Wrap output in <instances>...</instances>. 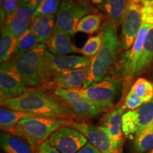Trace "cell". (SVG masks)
I'll list each match as a JSON object with an SVG mask.
<instances>
[{
    "label": "cell",
    "instance_id": "6da1fadb",
    "mask_svg": "<svg viewBox=\"0 0 153 153\" xmlns=\"http://www.w3.org/2000/svg\"><path fill=\"white\" fill-rule=\"evenodd\" d=\"M1 106L34 116L72 120L76 115L57 96L41 89H28L19 97L1 102Z\"/></svg>",
    "mask_w": 153,
    "mask_h": 153
},
{
    "label": "cell",
    "instance_id": "7a4b0ae2",
    "mask_svg": "<svg viewBox=\"0 0 153 153\" xmlns=\"http://www.w3.org/2000/svg\"><path fill=\"white\" fill-rule=\"evenodd\" d=\"M47 48L45 44H39L33 51L10 60L27 87L53 88L54 76L47 64Z\"/></svg>",
    "mask_w": 153,
    "mask_h": 153
},
{
    "label": "cell",
    "instance_id": "3957f363",
    "mask_svg": "<svg viewBox=\"0 0 153 153\" xmlns=\"http://www.w3.org/2000/svg\"><path fill=\"white\" fill-rule=\"evenodd\" d=\"M100 32L102 34L101 48L97 55L92 57L87 81L82 89H86L105 77L111 67L116 62L122 48L121 41L117 34V27L108 19L104 23Z\"/></svg>",
    "mask_w": 153,
    "mask_h": 153
},
{
    "label": "cell",
    "instance_id": "277c9868",
    "mask_svg": "<svg viewBox=\"0 0 153 153\" xmlns=\"http://www.w3.org/2000/svg\"><path fill=\"white\" fill-rule=\"evenodd\" d=\"M72 120L61 118L31 116L21 120L10 132L22 137L32 147L48 140L52 134L62 126H68Z\"/></svg>",
    "mask_w": 153,
    "mask_h": 153
},
{
    "label": "cell",
    "instance_id": "5b68a950",
    "mask_svg": "<svg viewBox=\"0 0 153 153\" xmlns=\"http://www.w3.org/2000/svg\"><path fill=\"white\" fill-rule=\"evenodd\" d=\"M120 88V80L106 76L99 82L79 91L102 113L113 106L119 94Z\"/></svg>",
    "mask_w": 153,
    "mask_h": 153
},
{
    "label": "cell",
    "instance_id": "8992f818",
    "mask_svg": "<svg viewBox=\"0 0 153 153\" xmlns=\"http://www.w3.org/2000/svg\"><path fill=\"white\" fill-rule=\"evenodd\" d=\"M92 11L93 9L86 1L61 0L55 16V27L73 36L81 19Z\"/></svg>",
    "mask_w": 153,
    "mask_h": 153
},
{
    "label": "cell",
    "instance_id": "52a82bcc",
    "mask_svg": "<svg viewBox=\"0 0 153 153\" xmlns=\"http://www.w3.org/2000/svg\"><path fill=\"white\" fill-rule=\"evenodd\" d=\"M68 126L83 134L101 153H123V148L118 146L101 126L72 121Z\"/></svg>",
    "mask_w": 153,
    "mask_h": 153
},
{
    "label": "cell",
    "instance_id": "ba28073f",
    "mask_svg": "<svg viewBox=\"0 0 153 153\" xmlns=\"http://www.w3.org/2000/svg\"><path fill=\"white\" fill-rule=\"evenodd\" d=\"M60 153H76L88 143V139L79 131L70 126H62L48 140Z\"/></svg>",
    "mask_w": 153,
    "mask_h": 153
},
{
    "label": "cell",
    "instance_id": "9c48e42d",
    "mask_svg": "<svg viewBox=\"0 0 153 153\" xmlns=\"http://www.w3.org/2000/svg\"><path fill=\"white\" fill-rule=\"evenodd\" d=\"M28 90L11 61L0 67V101L19 97Z\"/></svg>",
    "mask_w": 153,
    "mask_h": 153
},
{
    "label": "cell",
    "instance_id": "30bf717a",
    "mask_svg": "<svg viewBox=\"0 0 153 153\" xmlns=\"http://www.w3.org/2000/svg\"><path fill=\"white\" fill-rule=\"evenodd\" d=\"M54 94L65 101L74 114L81 117L93 118L101 113L79 90L56 89L54 90Z\"/></svg>",
    "mask_w": 153,
    "mask_h": 153
},
{
    "label": "cell",
    "instance_id": "8fae6325",
    "mask_svg": "<svg viewBox=\"0 0 153 153\" xmlns=\"http://www.w3.org/2000/svg\"><path fill=\"white\" fill-rule=\"evenodd\" d=\"M140 4H131L122 22L121 43L123 49L128 50L133 45L142 26Z\"/></svg>",
    "mask_w": 153,
    "mask_h": 153
},
{
    "label": "cell",
    "instance_id": "7c38bea8",
    "mask_svg": "<svg viewBox=\"0 0 153 153\" xmlns=\"http://www.w3.org/2000/svg\"><path fill=\"white\" fill-rule=\"evenodd\" d=\"M151 26H152L149 24H142L133 45L123 55L121 62V69L123 74L126 78L135 75V69L142 55L144 44Z\"/></svg>",
    "mask_w": 153,
    "mask_h": 153
},
{
    "label": "cell",
    "instance_id": "4fadbf2b",
    "mask_svg": "<svg viewBox=\"0 0 153 153\" xmlns=\"http://www.w3.org/2000/svg\"><path fill=\"white\" fill-rule=\"evenodd\" d=\"M46 60L49 70L54 76L57 72L71 71L89 67L92 57L79 55H55L48 51Z\"/></svg>",
    "mask_w": 153,
    "mask_h": 153
},
{
    "label": "cell",
    "instance_id": "5bb4252c",
    "mask_svg": "<svg viewBox=\"0 0 153 153\" xmlns=\"http://www.w3.org/2000/svg\"><path fill=\"white\" fill-rule=\"evenodd\" d=\"M89 68L62 72H57L54 75L53 88L68 90H81L87 81Z\"/></svg>",
    "mask_w": 153,
    "mask_h": 153
},
{
    "label": "cell",
    "instance_id": "9a60e30c",
    "mask_svg": "<svg viewBox=\"0 0 153 153\" xmlns=\"http://www.w3.org/2000/svg\"><path fill=\"white\" fill-rule=\"evenodd\" d=\"M32 22V13L29 4L19 5L12 16L7 19L3 25L13 36L19 38L28 29Z\"/></svg>",
    "mask_w": 153,
    "mask_h": 153
},
{
    "label": "cell",
    "instance_id": "2e32d148",
    "mask_svg": "<svg viewBox=\"0 0 153 153\" xmlns=\"http://www.w3.org/2000/svg\"><path fill=\"white\" fill-rule=\"evenodd\" d=\"M125 106H120L105 115L101 120V126L104 127L118 146L123 148L125 135L123 131L122 118L125 114Z\"/></svg>",
    "mask_w": 153,
    "mask_h": 153
},
{
    "label": "cell",
    "instance_id": "e0dca14e",
    "mask_svg": "<svg viewBox=\"0 0 153 153\" xmlns=\"http://www.w3.org/2000/svg\"><path fill=\"white\" fill-rule=\"evenodd\" d=\"M50 53L55 55H67L80 53V49L72 43L70 35L55 27L52 36L47 43Z\"/></svg>",
    "mask_w": 153,
    "mask_h": 153
},
{
    "label": "cell",
    "instance_id": "ac0fdd59",
    "mask_svg": "<svg viewBox=\"0 0 153 153\" xmlns=\"http://www.w3.org/2000/svg\"><path fill=\"white\" fill-rule=\"evenodd\" d=\"M131 4V0H104L99 8L104 11L108 20L118 27L122 24Z\"/></svg>",
    "mask_w": 153,
    "mask_h": 153
},
{
    "label": "cell",
    "instance_id": "d6986e66",
    "mask_svg": "<svg viewBox=\"0 0 153 153\" xmlns=\"http://www.w3.org/2000/svg\"><path fill=\"white\" fill-rule=\"evenodd\" d=\"M55 28V16H43L33 19L30 27L40 44H45L48 42Z\"/></svg>",
    "mask_w": 153,
    "mask_h": 153
},
{
    "label": "cell",
    "instance_id": "ffe728a7",
    "mask_svg": "<svg viewBox=\"0 0 153 153\" xmlns=\"http://www.w3.org/2000/svg\"><path fill=\"white\" fill-rule=\"evenodd\" d=\"M0 143L4 153H32L29 144L26 140L8 132L1 133Z\"/></svg>",
    "mask_w": 153,
    "mask_h": 153
},
{
    "label": "cell",
    "instance_id": "44dd1931",
    "mask_svg": "<svg viewBox=\"0 0 153 153\" xmlns=\"http://www.w3.org/2000/svg\"><path fill=\"white\" fill-rule=\"evenodd\" d=\"M31 116L33 115L1 106L0 108V128L4 132H10L21 120Z\"/></svg>",
    "mask_w": 153,
    "mask_h": 153
},
{
    "label": "cell",
    "instance_id": "7402d4cb",
    "mask_svg": "<svg viewBox=\"0 0 153 153\" xmlns=\"http://www.w3.org/2000/svg\"><path fill=\"white\" fill-rule=\"evenodd\" d=\"M1 41H0V62L1 64L11 60L16 50L18 38L9 31L4 26H1Z\"/></svg>",
    "mask_w": 153,
    "mask_h": 153
},
{
    "label": "cell",
    "instance_id": "603a6c76",
    "mask_svg": "<svg viewBox=\"0 0 153 153\" xmlns=\"http://www.w3.org/2000/svg\"><path fill=\"white\" fill-rule=\"evenodd\" d=\"M137 130L136 135L153 128V100L144 103L137 108Z\"/></svg>",
    "mask_w": 153,
    "mask_h": 153
},
{
    "label": "cell",
    "instance_id": "cb8c5ba5",
    "mask_svg": "<svg viewBox=\"0 0 153 153\" xmlns=\"http://www.w3.org/2000/svg\"><path fill=\"white\" fill-rule=\"evenodd\" d=\"M153 62V26L149 29L148 36L143 47V53L140 58L137 62L135 74H139L143 70H144L147 67H148Z\"/></svg>",
    "mask_w": 153,
    "mask_h": 153
},
{
    "label": "cell",
    "instance_id": "d4e9b609",
    "mask_svg": "<svg viewBox=\"0 0 153 153\" xmlns=\"http://www.w3.org/2000/svg\"><path fill=\"white\" fill-rule=\"evenodd\" d=\"M37 38L30 28L18 38L16 50L13 57H17L33 51L39 45Z\"/></svg>",
    "mask_w": 153,
    "mask_h": 153
},
{
    "label": "cell",
    "instance_id": "484cf974",
    "mask_svg": "<svg viewBox=\"0 0 153 153\" xmlns=\"http://www.w3.org/2000/svg\"><path fill=\"white\" fill-rule=\"evenodd\" d=\"M103 17L99 14H91L82 18L76 28V32L92 34L100 29Z\"/></svg>",
    "mask_w": 153,
    "mask_h": 153
},
{
    "label": "cell",
    "instance_id": "4316f807",
    "mask_svg": "<svg viewBox=\"0 0 153 153\" xmlns=\"http://www.w3.org/2000/svg\"><path fill=\"white\" fill-rule=\"evenodd\" d=\"M131 90L144 103L153 100V83L145 78H138L133 84Z\"/></svg>",
    "mask_w": 153,
    "mask_h": 153
},
{
    "label": "cell",
    "instance_id": "83f0119b",
    "mask_svg": "<svg viewBox=\"0 0 153 153\" xmlns=\"http://www.w3.org/2000/svg\"><path fill=\"white\" fill-rule=\"evenodd\" d=\"M153 148V128L146 130L134 137L133 148L135 153L148 152Z\"/></svg>",
    "mask_w": 153,
    "mask_h": 153
},
{
    "label": "cell",
    "instance_id": "f1b7e54d",
    "mask_svg": "<svg viewBox=\"0 0 153 153\" xmlns=\"http://www.w3.org/2000/svg\"><path fill=\"white\" fill-rule=\"evenodd\" d=\"M123 131L126 137H135L137 130V109L130 110L125 112L122 118Z\"/></svg>",
    "mask_w": 153,
    "mask_h": 153
},
{
    "label": "cell",
    "instance_id": "f546056e",
    "mask_svg": "<svg viewBox=\"0 0 153 153\" xmlns=\"http://www.w3.org/2000/svg\"><path fill=\"white\" fill-rule=\"evenodd\" d=\"M60 2L61 0H45L32 14V19L38 16H55L58 11Z\"/></svg>",
    "mask_w": 153,
    "mask_h": 153
},
{
    "label": "cell",
    "instance_id": "4dcf8cb0",
    "mask_svg": "<svg viewBox=\"0 0 153 153\" xmlns=\"http://www.w3.org/2000/svg\"><path fill=\"white\" fill-rule=\"evenodd\" d=\"M102 42V34L99 32L98 35L91 36L84 46L80 48V53L85 57H93L99 52Z\"/></svg>",
    "mask_w": 153,
    "mask_h": 153
},
{
    "label": "cell",
    "instance_id": "1f68e13d",
    "mask_svg": "<svg viewBox=\"0 0 153 153\" xmlns=\"http://www.w3.org/2000/svg\"><path fill=\"white\" fill-rule=\"evenodd\" d=\"M142 23L153 26V0H144L141 3Z\"/></svg>",
    "mask_w": 153,
    "mask_h": 153
},
{
    "label": "cell",
    "instance_id": "d6a6232c",
    "mask_svg": "<svg viewBox=\"0 0 153 153\" xmlns=\"http://www.w3.org/2000/svg\"><path fill=\"white\" fill-rule=\"evenodd\" d=\"M0 7L3 9L6 19L12 16L19 7V0H0Z\"/></svg>",
    "mask_w": 153,
    "mask_h": 153
},
{
    "label": "cell",
    "instance_id": "836d02e7",
    "mask_svg": "<svg viewBox=\"0 0 153 153\" xmlns=\"http://www.w3.org/2000/svg\"><path fill=\"white\" fill-rule=\"evenodd\" d=\"M144 102L133 91L130 90L126 97L124 106L126 108L129 110H135L142 106Z\"/></svg>",
    "mask_w": 153,
    "mask_h": 153
},
{
    "label": "cell",
    "instance_id": "e575fe53",
    "mask_svg": "<svg viewBox=\"0 0 153 153\" xmlns=\"http://www.w3.org/2000/svg\"><path fill=\"white\" fill-rule=\"evenodd\" d=\"M36 153H60L56 148L49 144L48 142H43L38 145Z\"/></svg>",
    "mask_w": 153,
    "mask_h": 153
},
{
    "label": "cell",
    "instance_id": "d590c367",
    "mask_svg": "<svg viewBox=\"0 0 153 153\" xmlns=\"http://www.w3.org/2000/svg\"><path fill=\"white\" fill-rule=\"evenodd\" d=\"M76 153H101L91 143H88Z\"/></svg>",
    "mask_w": 153,
    "mask_h": 153
},
{
    "label": "cell",
    "instance_id": "8d00e7d4",
    "mask_svg": "<svg viewBox=\"0 0 153 153\" xmlns=\"http://www.w3.org/2000/svg\"><path fill=\"white\" fill-rule=\"evenodd\" d=\"M43 1H45V0H30L28 4H29V5L30 7L32 14H33V12L35 11L36 9H37V7H38V6L41 4L43 2Z\"/></svg>",
    "mask_w": 153,
    "mask_h": 153
},
{
    "label": "cell",
    "instance_id": "74e56055",
    "mask_svg": "<svg viewBox=\"0 0 153 153\" xmlns=\"http://www.w3.org/2000/svg\"><path fill=\"white\" fill-rule=\"evenodd\" d=\"M86 1H89V2L91 3L94 5L98 6V7H99L101 6V4L104 2V0H86Z\"/></svg>",
    "mask_w": 153,
    "mask_h": 153
},
{
    "label": "cell",
    "instance_id": "f35d334b",
    "mask_svg": "<svg viewBox=\"0 0 153 153\" xmlns=\"http://www.w3.org/2000/svg\"><path fill=\"white\" fill-rule=\"evenodd\" d=\"M30 0H19V5L20 4H25L29 2Z\"/></svg>",
    "mask_w": 153,
    "mask_h": 153
},
{
    "label": "cell",
    "instance_id": "ab89813d",
    "mask_svg": "<svg viewBox=\"0 0 153 153\" xmlns=\"http://www.w3.org/2000/svg\"><path fill=\"white\" fill-rule=\"evenodd\" d=\"M144 0H131V4H140L143 2Z\"/></svg>",
    "mask_w": 153,
    "mask_h": 153
},
{
    "label": "cell",
    "instance_id": "60d3db41",
    "mask_svg": "<svg viewBox=\"0 0 153 153\" xmlns=\"http://www.w3.org/2000/svg\"><path fill=\"white\" fill-rule=\"evenodd\" d=\"M145 153H153V148L151 149L150 150H149L148 152H145Z\"/></svg>",
    "mask_w": 153,
    "mask_h": 153
},
{
    "label": "cell",
    "instance_id": "b9f144b4",
    "mask_svg": "<svg viewBox=\"0 0 153 153\" xmlns=\"http://www.w3.org/2000/svg\"><path fill=\"white\" fill-rule=\"evenodd\" d=\"M82 1H86V0H82Z\"/></svg>",
    "mask_w": 153,
    "mask_h": 153
}]
</instances>
